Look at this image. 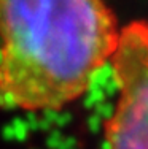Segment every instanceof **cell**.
<instances>
[{
    "label": "cell",
    "mask_w": 148,
    "mask_h": 149,
    "mask_svg": "<svg viewBox=\"0 0 148 149\" xmlns=\"http://www.w3.org/2000/svg\"><path fill=\"white\" fill-rule=\"evenodd\" d=\"M119 26L97 0H0V106L59 111L110 63Z\"/></svg>",
    "instance_id": "6da1fadb"
},
{
    "label": "cell",
    "mask_w": 148,
    "mask_h": 149,
    "mask_svg": "<svg viewBox=\"0 0 148 149\" xmlns=\"http://www.w3.org/2000/svg\"><path fill=\"white\" fill-rule=\"evenodd\" d=\"M116 100L104 125L107 149H148V19L121 27L110 60Z\"/></svg>",
    "instance_id": "7a4b0ae2"
}]
</instances>
